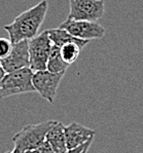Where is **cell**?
I'll use <instances>...</instances> for the list:
<instances>
[{"instance_id":"8","label":"cell","mask_w":143,"mask_h":153,"mask_svg":"<svg viewBox=\"0 0 143 153\" xmlns=\"http://www.w3.org/2000/svg\"><path fill=\"white\" fill-rule=\"evenodd\" d=\"M0 63L5 73L30 68L29 40H23L13 44L9 55L0 61Z\"/></svg>"},{"instance_id":"2","label":"cell","mask_w":143,"mask_h":153,"mask_svg":"<svg viewBox=\"0 0 143 153\" xmlns=\"http://www.w3.org/2000/svg\"><path fill=\"white\" fill-rule=\"evenodd\" d=\"M55 123L56 120H48L24 126L13 137V142L15 144L13 152L23 153L29 150H36L45 142L46 135Z\"/></svg>"},{"instance_id":"3","label":"cell","mask_w":143,"mask_h":153,"mask_svg":"<svg viewBox=\"0 0 143 153\" xmlns=\"http://www.w3.org/2000/svg\"><path fill=\"white\" fill-rule=\"evenodd\" d=\"M34 72L30 68H25L15 72L6 73L0 82V99L8 98L21 94L34 93Z\"/></svg>"},{"instance_id":"9","label":"cell","mask_w":143,"mask_h":153,"mask_svg":"<svg viewBox=\"0 0 143 153\" xmlns=\"http://www.w3.org/2000/svg\"><path fill=\"white\" fill-rule=\"evenodd\" d=\"M96 131L92 128L79 124L77 122H71L69 126H65V137H66L67 149H73V148L80 146L94 139Z\"/></svg>"},{"instance_id":"12","label":"cell","mask_w":143,"mask_h":153,"mask_svg":"<svg viewBox=\"0 0 143 153\" xmlns=\"http://www.w3.org/2000/svg\"><path fill=\"white\" fill-rule=\"evenodd\" d=\"M68 67H69V65H67L61 58L60 46L53 44L46 70L51 73H65Z\"/></svg>"},{"instance_id":"19","label":"cell","mask_w":143,"mask_h":153,"mask_svg":"<svg viewBox=\"0 0 143 153\" xmlns=\"http://www.w3.org/2000/svg\"><path fill=\"white\" fill-rule=\"evenodd\" d=\"M5 153H13V150H11V151H7V152H5Z\"/></svg>"},{"instance_id":"13","label":"cell","mask_w":143,"mask_h":153,"mask_svg":"<svg viewBox=\"0 0 143 153\" xmlns=\"http://www.w3.org/2000/svg\"><path fill=\"white\" fill-rule=\"evenodd\" d=\"M81 46L74 42L66 43L60 48V53L62 60L66 63L67 65H72L78 59L79 53L81 51Z\"/></svg>"},{"instance_id":"15","label":"cell","mask_w":143,"mask_h":153,"mask_svg":"<svg viewBox=\"0 0 143 153\" xmlns=\"http://www.w3.org/2000/svg\"><path fill=\"white\" fill-rule=\"evenodd\" d=\"M93 140H94V139H91L90 141H88V142L84 143V144H83V145L77 146V147L73 148V149L67 150L66 153H86L89 151V149H90L91 145H92Z\"/></svg>"},{"instance_id":"11","label":"cell","mask_w":143,"mask_h":153,"mask_svg":"<svg viewBox=\"0 0 143 153\" xmlns=\"http://www.w3.org/2000/svg\"><path fill=\"white\" fill-rule=\"evenodd\" d=\"M48 36H50L51 43L55 44V45L60 46V48L66 43L74 42V43L79 44V45L81 46V48H83L84 46L90 42L88 40H81V39L75 38V37H73L67 31H65V30H63V29H60V28H57V29H50V30H48Z\"/></svg>"},{"instance_id":"4","label":"cell","mask_w":143,"mask_h":153,"mask_svg":"<svg viewBox=\"0 0 143 153\" xmlns=\"http://www.w3.org/2000/svg\"><path fill=\"white\" fill-rule=\"evenodd\" d=\"M51 45L48 30L29 40L30 69L33 72L46 70Z\"/></svg>"},{"instance_id":"7","label":"cell","mask_w":143,"mask_h":153,"mask_svg":"<svg viewBox=\"0 0 143 153\" xmlns=\"http://www.w3.org/2000/svg\"><path fill=\"white\" fill-rule=\"evenodd\" d=\"M59 28L81 40L90 41L92 39H102L105 36V29L98 24V22L74 21L66 19L61 23Z\"/></svg>"},{"instance_id":"1","label":"cell","mask_w":143,"mask_h":153,"mask_svg":"<svg viewBox=\"0 0 143 153\" xmlns=\"http://www.w3.org/2000/svg\"><path fill=\"white\" fill-rule=\"evenodd\" d=\"M48 9V0H41L34 6L21 13L10 24L4 26L9 40L15 44L23 40H31L38 35Z\"/></svg>"},{"instance_id":"17","label":"cell","mask_w":143,"mask_h":153,"mask_svg":"<svg viewBox=\"0 0 143 153\" xmlns=\"http://www.w3.org/2000/svg\"><path fill=\"white\" fill-rule=\"evenodd\" d=\"M5 71H4V69L2 68V66H1V63H0V82H1V80L3 79V77L5 76Z\"/></svg>"},{"instance_id":"14","label":"cell","mask_w":143,"mask_h":153,"mask_svg":"<svg viewBox=\"0 0 143 153\" xmlns=\"http://www.w3.org/2000/svg\"><path fill=\"white\" fill-rule=\"evenodd\" d=\"M13 48V43L9 40V38L0 37V61L5 59L9 55Z\"/></svg>"},{"instance_id":"6","label":"cell","mask_w":143,"mask_h":153,"mask_svg":"<svg viewBox=\"0 0 143 153\" xmlns=\"http://www.w3.org/2000/svg\"><path fill=\"white\" fill-rule=\"evenodd\" d=\"M64 75L65 73H51L48 70L34 72L32 82L35 91L50 104H53L56 100L60 82Z\"/></svg>"},{"instance_id":"18","label":"cell","mask_w":143,"mask_h":153,"mask_svg":"<svg viewBox=\"0 0 143 153\" xmlns=\"http://www.w3.org/2000/svg\"><path fill=\"white\" fill-rule=\"evenodd\" d=\"M23 153H35V151H34V150H29V151H25Z\"/></svg>"},{"instance_id":"10","label":"cell","mask_w":143,"mask_h":153,"mask_svg":"<svg viewBox=\"0 0 143 153\" xmlns=\"http://www.w3.org/2000/svg\"><path fill=\"white\" fill-rule=\"evenodd\" d=\"M45 141L51 146L56 153H66L68 149L64 124L60 121H56L53 128L48 131Z\"/></svg>"},{"instance_id":"16","label":"cell","mask_w":143,"mask_h":153,"mask_svg":"<svg viewBox=\"0 0 143 153\" xmlns=\"http://www.w3.org/2000/svg\"><path fill=\"white\" fill-rule=\"evenodd\" d=\"M34 151H35V153H56L54 151L53 148H51V146L48 144L46 141L43 143V144H41L39 146L36 150H34Z\"/></svg>"},{"instance_id":"5","label":"cell","mask_w":143,"mask_h":153,"mask_svg":"<svg viewBox=\"0 0 143 153\" xmlns=\"http://www.w3.org/2000/svg\"><path fill=\"white\" fill-rule=\"evenodd\" d=\"M104 0H69V15L67 19L97 22L104 15Z\"/></svg>"}]
</instances>
